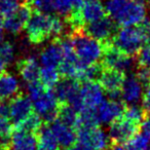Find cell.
Segmentation results:
<instances>
[{
    "label": "cell",
    "mask_w": 150,
    "mask_h": 150,
    "mask_svg": "<svg viewBox=\"0 0 150 150\" xmlns=\"http://www.w3.org/2000/svg\"><path fill=\"white\" fill-rule=\"evenodd\" d=\"M25 29L29 41L32 44H40L50 38L60 37L64 30V23L54 15L32 11Z\"/></svg>",
    "instance_id": "obj_1"
},
{
    "label": "cell",
    "mask_w": 150,
    "mask_h": 150,
    "mask_svg": "<svg viewBox=\"0 0 150 150\" xmlns=\"http://www.w3.org/2000/svg\"><path fill=\"white\" fill-rule=\"evenodd\" d=\"M106 13L117 26H136L146 17L143 1L139 0H107Z\"/></svg>",
    "instance_id": "obj_2"
},
{
    "label": "cell",
    "mask_w": 150,
    "mask_h": 150,
    "mask_svg": "<svg viewBox=\"0 0 150 150\" xmlns=\"http://www.w3.org/2000/svg\"><path fill=\"white\" fill-rule=\"evenodd\" d=\"M75 54L86 65L99 62L102 59L103 44L99 40L88 35L83 29L72 30L69 35Z\"/></svg>",
    "instance_id": "obj_3"
},
{
    "label": "cell",
    "mask_w": 150,
    "mask_h": 150,
    "mask_svg": "<svg viewBox=\"0 0 150 150\" xmlns=\"http://www.w3.org/2000/svg\"><path fill=\"white\" fill-rule=\"evenodd\" d=\"M111 42L120 52L134 57L138 54L140 48L143 46V42L140 37L137 27L133 26H125L120 27L119 30H116Z\"/></svg>",
    "instance_id": "obj_4"
},
{
    "label": "cell",
    "mask_w": 150,
    "mask_h": 150,
    "mask_svg": "<svg viewBox=\"0 0 150 150\" xmlns=\"http://www.w3.org/2000/svg\"><path fill=\"white\" fill-rule=\"evenodd\" d=\"M103 54L101 63L106 68L117 69L122 72L129 71L133 67L134 59L133 57L120 52L112 44L111 40L102 42Z\"/></svg>",
    "instance_id": "obj_5"
},
{
    "label": "cell",
    "mask_w": 150,
    "mask_h": 150,
    "mask_svg": "<svg viewBox=\"0 0 150 150\" xmlns=\"http://www.w3.org/2000/svg\"><path fill=\"white\" fill-rule=\"evenodd\" d=\"M141 129V125L136 123L129 119L125 118L122 114L111 122L109 129V141L110 145H121L129 141L134 135Z\"/></svg>",
    "instance_id": "obj_6"
},
{
    "label": "cell",
    "mask_w": 150,
    "mask_h": 150,
    "mask_svg": "<svg viewBox=\"0 0 150 150\" xmlns=\"http://www.w3.org/2000/svg\"><path fill=\"white\" fill-rule=\"evenodd\" d=\"M125 73L117 69L104 67L100 77L99 84L112 100H121V88L125 79Z\"/></svg>",
    "instance_id": "obj_7"
},
{
    "label": "cell",
    "mask_w": 150,
    "mask_h": 150,
    "mask_svg": "<svg viewBox=\"0 0 150 150\" xmlns=\"http://www.w3.org/2000/svg\"><path fill=\"white\" fill-rule=\"evenodd\" d=\"M82 29L88 35L92 36L100 42H104L111 40L116 32L117 24L108 15H106L97 21L86 24Z\"/></svg>",
    "instance_id": "obj_8"
},
{
    "label": "cell",
    "mask_w": 150,
    "mask_h": 150,
    "mask_svg": "<svg viewBox=\"0 0 150 150\" xmlns=\"http://www.w3.org/2000/svg\"><path fill=\"white\" fill-rule=\"evenodd\" d=\"M75 132L78 142L86 144L94 150H107L110 145L109 138L100 127L77 129Z\"/></svg>",
    "instance_id": "obj_9"
},
{
    "label": "cell",
    "mask_w": 150,
    "mask_h": 150,
    "mask_svg": "<svg viewBox=\"0 0 150 150\" xmlns=\"http://www.w3.org/2000/svg\"><path fill=\"white\" fill-rule=\"evenodd\" d=\"M33 111V104L29 96L20 92L13 98H11L9 102V117L13 123V127L25 119Z\"/></svg>",
    "instance_id": "obj_10"
},
{
    "label": "cell",
    "mask_w": 150,
    "mask_h": 150,
    "mask_svg": "<svg viewBox=\"0 0 150 150\" xmlns=\"http://www.w3.org/2000/svg\"><path fill=\"white\" fill-rule=\"evenodd\" d=\"M32 13V9L27 2L20 4L18 9L11 15L4 17L3 19V28L11 34H19L22 30L25 29L26 24Z\"/></svg>",
    "instance_id": "obj_11"
},
{
    "label": "cell",
    "mask_w": 150,
    "mask_h": 150,
    "mask_svg": "<svg viewBox=\"0 0 150 150\" xmlns=\"http://www.w3.org/2000/svg\"><path fill=\"white\" fill-rule=\"evenodd\" d=\"M80 99L83 109H97L104 98V91L98 81L80 82Z\"/></svg>",
    "instance_id": "obj_12"
},
{
    "label": "cell",
    "mask_w": 150,
    "mask_h": 150,
    "mask_svg": "<svg viewBox=\"0 0 150 150\" xmlns=\"http://www.w3.org/2000/svg\"><path fill=\"white\" fill-rule=\"evenodd\" d=\"M142 90L143 86L134 73L125 76L121 88V101L125 105H136L142 98Z\"/></svg>",
    "instance_id": "obj_13"
},
{
    "label": "cell",
    "mask_w": 150,
    "mask_h": 150,
    "mask_svg": "<svg viewBox=\"0 0 150 150\" xmlns=\"http://www.w3.org/2000/svg\"><path fill=\"white\" fill-rule=\"evenodd\" d=\"M125 106V104L121 100H103L96 109L100 122H112L114 119L122 114Z\"/></svg>",
    "instance_id": "obj_14"
},
{
    "label": "cell",
    "mask_w": 150,
    "mask_h": 150,
    "mask_svg": "<svg viewBox=\"0 0 150 150\" xmlns=\"http://www.w3.org/2000/svg\"><path fill=\"white\" fill-rule=\"evenodd\" d=\"M48 125L56 137L60 147L66 148L77 141V136H76L75 129L64 125L58 119H54V121L48 123Z\"/></svg>",
    "instance_id": "obj_15"
},
{
    "label": "cell",
    "mask_w": 150,
    "mask_h": 150,
    "mask_svg": "<svg viewBox=\"0 0 150 150\" xmlns=\"http://www.w3.org/2000/svg\"><path fill=\"white\" fill-rule=\"evenodd\" d=\"M8 150H37L36 134L24 131H13Z\"/></svg>",
    "instance_id": "obj_16"
},
{
    "label": "cell",
    "mask_w": 150,
    "mask_h": 150,
    "mask_svg": "<svg viewBox=\"0 0 150 150\" xmlns=\"http://www.w3.org/2000/svg\"><path fill=\"white\" fill-rule=\"evenodd\" d=\"M17 69L23 80L27 83L39 81L40 67L35 57L22 59L17 63Z\"/></svg>",
    "instance_id": "obj_17"
},
{
    "label": "cell",
    "mask_w": 150,
    "mask_h": 150,
    "mask_svg": "<svg viewBox=\"0 0 150 150\" xmlns=\"http://www.w3.org/2000/svg\"><path fill=\"white\" fill-rule=\"evenodd\" d=\"M107 15L105 6L100 0H88L79 11L82 25L92 23Z\"/></svg>",
    "instance_id": "obj_18"
},
{
    "label": "cell",
    "mask_w": 150,
    "mask_h": 150,
    "mask_svg": "<svg viewBox=\"0 0 150 150\" xmlns=\"http://www.w3.org/2000/svg\"><path fill=\"white\" fill-rule=\"evenodd\" d=\"M63 60V50L58 39L54 38L52 42L48 46L44 47L40 52V63L43 67L57 68Z\"/></svg>",
    "instance_id": "obj_19"
},
{
    "label": "cell",
    "mask_w": 150,
    "mask_h": 150,
    "mask_svg": "<svg viewBox=\"0 0 150 150\" xmlns=\"http://www.w3.org/2000/svg\"><path fill=\"white\" fill-rule=\"evenodd\" d=\"M20 93V84L11 73L0 72V101H7Z\"/></svg>",
    "instance_id": "obj_20"
},
{
    "label": "cell",
    "mask_w": 150,
    "mask_h": 150,
    "mask_svg": "<svg viewBox=\"0 0 150 150\" xmlns=\"http://www.w3.org/2000/svg\"><path fill=\"white\" fill-rule=\"evenodd\" d=\"M37 150H60V145L48 123H44L36 133Z\"/></svg>",
    "instance_id": "obj_21"
},
{
    "label": "cell",
    "mask_w": 150,
    "mask_h": 150,
    "mask_svg": "<svg viewBox=\"0 0 150 150\" xmlns=\"http://www.w3.org/2000/svg\"><path fill=\"white\" fill-rule=\"evenodd\" d=\"M42 125H43V120H42L41 116L37 114L35 111H33L25 119H23L21 122L15 125L13 131H24L28 132V133L36 134L38 129L42 127Z\"/></svg>",
    "instance_id": "obj_22"
},
{
    "label": "cell",
    "mask_w": 150,
    "mask_h": 150,
    "mask_svg": "<svg viewBox=\"0 0 150 150\" xmlns=\"http://www.w3.org/2000/svg\"><path fill=\"white\" fill-rule=\"evenodd\" d=\"M77 116L78 112L71 105L67 104V103H59L58 114H57L58 120L74 129L76 121H77Z\"/></svg>",
    "instance_id": "obj_23"
},
{
    "label": "cell",
    "mask_w": 150,
    "mask_h": 150,
    "mask_svg": "<svg viewBox=\"0 0 150 150\" xmlns=\"http://www.w3.org/2000/svg\"><path fill=\"white\" fill-rule=\"evenodd\" d=\"M60 73L57 68L43 67L40 69L39 82L46 88H54V86L60 81Z\"/></svg>",
    "instance_id": "obj_24"
},
{
    "label": "cell",
    "mask_w": 150,
    "mask_h": 150,
    "mask_svg": "<svg viewBox=\"0 0 150 150\" xmlns=\"http://www.w3.org/2000/svg\"><path fill=\"white\" fill-rule=\"evenodd\" d=\"M25 2L29 4L32 11H40L45 13L54 11V0H25Z\"/></svg>",
    "instance_id": "obj_25"
},
{
    "label": "cell",
    "mask_w": 150,
    "mask_h": 150,
    "mask_svg": "<svg viewBox=\"0 0 150 150\" xmlns=\"http://www.w3.org/2000/svg\"><path fill=\"white\" fill-rule=\"evenodd\" d=\"M15 57V48L13 45L8 41H1L0 43V59L5 65L13 62Z\"/></svg>",
    "instance_id": "obj_26"
},
{
    "label": "cell",
    "mask_w": 150,
    "mask_h": 150,
    "mask_svg": "<svg viewBox=\"0 0 150 150\" xmlns=\"http://www.w3.org/2000/svg\"><path fill=\"white\" fill-rule=\"evenodd\" d=\"M136 56L138 66L150 68V44H144Z\"/></svg>",
    "instance_id": "obj_27"
},
{
    "label": "cell",
    "mask_w": 150,
    "mask_h": 150,
    "mask_svg": "<svg viewBox=\"0 0 150 150\" xmlns=\"http://www.w3.org/2000/svg\"><path fill=\"white\" fill-rule=\"evenodd\" d=\"M20 4L19 0H0V13L3 17H7L15 13Z\"/></svg>",
    "instance_id": "obj_28"
},
{
    "label": "cell",
    "mask_w": 150,
    "mask_h": 150,
    "mask_svg": "<svg viewBox=\"0 0 150 150\" xmlns=\"http://www.w3.org/2000/svg\"><path fill=\"white\" fill-rule=\"evenodd\" d=\"M138 29V32L140 34V37L142 39V42L144 44H150V20L145 19L136 25Z\"/></svg>",
    "instance_id": "obj_29"
},
{
    "label": "cell",
    "mask_w": 150,
    "mask_h": 150,
    "mask_svg": "<svg viewBox=\"0 0 150 150\" xmlns=\"http://www.w3.org/2000/svg\"><path fill=\"white\" fill-rule=\"evenodd\" d=\"M54 11L60 15L67 17L71 11V0H54Z\"/></svg>",
    "instance_id": "obj_30"
},
{
    "label": "cell",
    "mask_w": 150,
    "mask_h": 150,
    "mask_svg": "<svg viewBox=\"0 0 150 150\" xmlns=\"http://www.w3.org/2000/svg\"><path fill=\"white\" fill-rule=\"evenodd\" d=\"M63 150H94V149H92L91 147H88V145L81 143V142L76 141L74 144H72V145L64 148Z\"/></svg>",
    "instance_id": "obj_31"
},
{
    "label": "cell",
    "mask_w": 150,
    "mask_h": 150,
    "mask_svg": "<svg viewBox=\"0 0 150 150\" xmlns=\"http://www.w3.org/2000/svg\"><path fill=\"white\" fill-rule=\"evenodd\" d=\"M125 150H144V149H141V148L136 147V146H133V145H132V144L127 143V142H125Z\"/></svg>",
    "instance_id": "obj_32"
},
{
    "label": "cell",
    "mask_w": 150,
    "mask_h": 150,
    "mask_svg": "<svg viewBox=\"0 0 150 150\" xmlns=\"http://www.w3.org/2000/svg\"><path fill=\"white\" fill-rule=\"evenodd\" d=\"M113 150H125V146H121V145H112Z\"/></svg>",
    "instance_id": "obj_33"
},
{
    "label": "cell",
    "mask_w": 150,
    "mask_h": 150,
    "mask_svg": "<svg viewBox=\"0 0 150 150\" xmlns=\"http://www.w3.org/2000/svg\"><path fill=\"white\" fill-rule=\"evenodd\" d=\"M5 66H6V65H5L4 63L2 62V60H1V59H0V72H2V71L4 70Z\"/></svg>",
    "instance_id": "obj_34"
},
{
    "label": "cell",
    "mask_w": 150,
    "mask_h": 150,
    "mask_svg": "<svg viewBox=\"0 0 150 150\" xmlns=\"http://www.w3.org/2000/svg\"><path fill=\"white\" fill-rule=\"evenodd\" d=\"M2 28H3V18L2 15L0 13V32L2 31Z\"/></svg>",
    "instance_id": "obj_35"
},
{
    "label": "cell",
    "mask_w": 150,
    "mask_h": 150,
    "mask_svg": "<svg viewBox=\"0 0 150 150\" xmlns=\"http://www.w3.org/2000/svg\"><path fill=\"white\" fill-rule=\"evenodd\" d=\"M2 41V32H0V43Z\"/></svg>",
    "instance_id": "obj_36"
},
{
    "label": "cell",
    "mask_w": 150,
    "mask_h": 150,
    "mask_svg": "<svg viewBox=\"0 0 150 150\" xmlns=\"http://www.w3.org/2000/svg\"><path fill=\"white\" fill-rule=\"evenodd\" d=\"M143 1H145V0H143ZM147 1H148V2H149V3H150V0H147Z\"/></svg>",
    "instance_id": "obj_37"
},
{
    "label": "cell",
    "mask_w": 150,
    "mask_h": 150,
    "mask_svg": "<svg viewBox=\"0 0 150 150\" xmlns=\"http://www.w3.org/2000/svg\"><path fill=\"white\" fill-rule=\"evenodd\" d=\"M139 1H143V0H139ZM143 2H144V1H143Z\"/></svg>",
    "instance_id": "obj_38"
},
{
    "label": "cell",
    "mask_w": 150,
    "mask_h": 150,
    "mask_svg": "<svg viewBox=\"0 0 150 150\" xmlns=\"http://www.w3.org/2000/svg\"><path fill=\"white\" fill-rule=\"evenodd\" d=\"M23 1H25V0H23Z\"/></svg>",
    "instance_id": "obj_39"
}]
</instances>
